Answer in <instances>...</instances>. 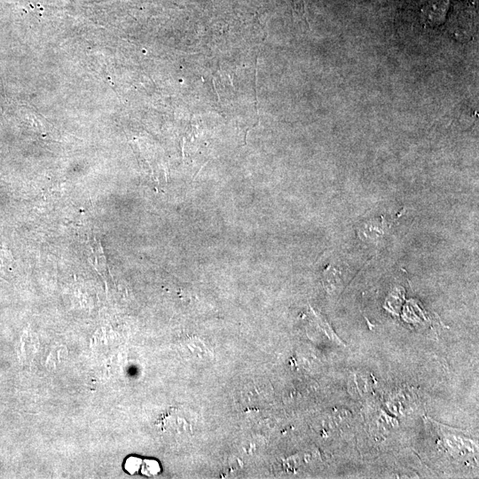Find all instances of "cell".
Returning <instances> with one entry per match:
<instances>
[{
	"label": "cell",
	"mask_w": 479,
	"mask_h": 479,
	"mask_svg": "<svg viewBox=\"0 0 479 479\" xmlns=\"http://www.w3.org/2000/svg\"><path fill=\"white\" fill-rule=\"evenodd\" d=\"M142 466V474L145 475H154L160 471V465L156 460L146 459L144 460L141 464Z\"/></svg>",
	"instance_id": "obj_1"
},
{
	"label": "cell",
	"mask_w": 479,
	"mask_h": 479,
	"mask_svg": "<svg viewBox=\"0 0 479 479\" xmlns=\"http://www.w3.org/2000/svg\"><path fill=\"white\" fill-rule=\"evenodd\" d=\"M142 460L136 457H130L125 462V469L130 474H135L140 468Z\"/></svg>",
	"instance_id": "obj_2"
}]
</instances>
